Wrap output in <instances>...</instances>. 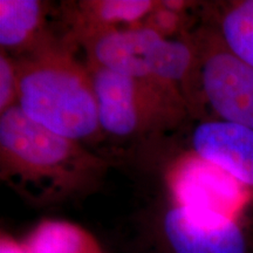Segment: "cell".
<instances>
[{
	"label": "cell",
	"instance_id": "9c48e42d",
	"mask_svg": "<svg viewBox=\"0 0 253 253\" xmlns=\"http://www.w3.org/2000/svg\"><path fill=\"white\" fill-rule=\"evenodd\" d=\"M211 27L233 55L253 67V0L218 6Z\"/></svg>",
	"mask_w": 253,
	"mask_h": 253
},
{
	"label": "cell",
	"instance_id": "8fae6325",
	"mask_svg": "<svg viewBox=\"0 0 253 253\" xmlns=\"http://www.w3.org/2000/svg\"><path fill=\"white\" fill-rule=\"evenodd\" d=\"M42 20V5L37 0L0 1V45L14 49L30 42Z\"/></svg>",
	"mask_w": 253,
	"mask_h": 253
},
{
	"label": "cell",
	"instance_id": "7c38bea8",
	"mask_svg": "<svg viewBox=\"0 0 253 253\" xmlns=\"http://www.w3.org/2000/svg\"><path fill=\"white\" fill-rule=\"evenodd\" d=\"M155 7L148 0H104L89 2L91 14L104 24L135 23Z\"/></svg>",
	"mask_w": 253,
	"mask_h": 253
},
{
	"label": "cell",
	"instance_id": "4fadbf2b",
	"mask_svg": "<svg viewBox=\"0 0 253 253\" xmlns=\"http://www.w3.org/2000/svg\"><path fill=\"white\" fill-rule=\"evenodd\" d=\"M19 96L18 66L5 54L0 55V112L17 106Z\"/></svg>",
	"mask_w": 253,
	"mask_h": 253
},
{
	"label": "cell",
	"instance_id": "ba28073f",
	"mask_svg": "<svg viewBox=\"0 0 253 253\" xmlns=\"http://www.w3.org/2000/svg\"><path fill=\"white\" fill-rule=\"evenodd\" d=\"M163 38L155 27L107 31L94 40L93 61L136 80L153 79L154 58Z\"/></svg>",
	"mask_w": 253,
	"mask_h": 253
},
{
	"label": "cell",
	"instance_id": "5bb4252c",
	"mask_svg": "<svg viewBox=\"0 0 253 253\" xmlns=\"http://www.w3.org/2000/svg\"><path fill=\"white\" fill-rule=\"evenodd\" d=\"M0 253H28L24 244H19L15 240L2 236L0 240Z\"/></svg>",
	"mask_w": 253,
	"mask_h": 253
},
{
	"label": "cell",
	"instance_id": "30bf717a",
	"mask_svg": "<svg viewBox=\"0 0 253 253\" xmlns=\"http://www.w3.org/2000/svg\"><path fill=\"white\" fill-rule=\"evenodd\" d=\"M24 245L28 253H103L86 230L61 220L42 221Z\"/></svg>",
	"mask_w": 253,
	"mask_h": 253
},
{
	"label": "cell",
	"instance_id": "52a82bcc",
	"mask_svg": "<svg viewBox=\"0 0 253 253\" xmlns=\"http://www.w3.org/2000/svg\"><path fill=\"white\" fill-rule=\"evenodd\" d=\"M191 147L195 156L244 188H253V129L223 120H207L192 131Z\"/></svg>",
	"mask_w": 253,
	"mask_h": 253
},
{
	"label": "cell",
	"instance_id": "8992f818",
	"mask_svg": "<svg viewBox=\"0 0 253 253\" xmlns=\"http://www.w3.org/2000/svg\"><path fill=\"white\" fill-rule=\"evenodd\" d=\"M171 188L175 205L232 218H238L245 202L244 186L195 155L176 167Z\"/></svg>",
	"mask_w": 253,
	"mask_h": 253
},
{
	"label": "cell",
	"instance_id": "6da1fadb",
	"mask_svg": "<svg viewBox=\"0 0 253 253\" xmlns=\"http://www.w3.org/2000/svg\"><path fill=\"white\" fill-rule=\"evenodd\" d=\"M0 155L1 178L39 198L80 189L103 164L79 142L32 121L19 106L0 115Z\"/></svg>",
	"mask_w": 253,
	"mask_h": 253
},
{
	"label": "cell",
	"instance_id": "5b68a950",
	"mask_svg": "<svg viewBox=\"0 0 253 253\" xmlns=\"http://www.w3.org/2000/svg\"><path fill=\"white\" fill-rule=\"evenodd\" d=\"M101 130L129 137L145 125L150 113V91L145 81L126 77L93 63L89 69Z\"/></svg>",
	"mask_w": 253,
	"mask_h": 253
},
{
	"label": "cell",
	"instance_id": "277c9868",
	"mask_svg": "<svg viewBox=\"0 0 253 253\" xmlns=\"http://www.w3.org/2000/svg\"><path fill=\"white\" fill-rule=\"evenodd\" d=\"M163 229L173 253H249L238 218L173 205Z\"/></svg>",
	"mask_w": 253,
	"mask_h": 253
},
{
	"label": "cell",
	"instance_id": "7a4b0ae2",
	"mask_svg": "<svg viewBox=\"0 0 253 253\" xmlns=\"http://www.w3.org/2000/svg\"><path fill=\"white\" fill-rule=\"evenodd\" d=\"M18 73L17 106L32 121L75 142L101 130L90 73L72 58L45 53Z\"/></svg>",
	"mask_w": 253,
	"mask_h": 253
},
{
	"label": "cell",
	"instance_id": "3957f363",
	"mask_svg": "<svg viewBox=\"0 0 253 253\" xmlns=\"http://www.w3.org/2000/svg\"><path fill=\"white\" fill-rule=\"evenodd\" d=\"M202 33L196 75L205 102L218 120L253 129V67L233 55L212 27Z\"/></svg>",
	"mask_w": 253,
	"mask_h": 253
}]
</instances>
